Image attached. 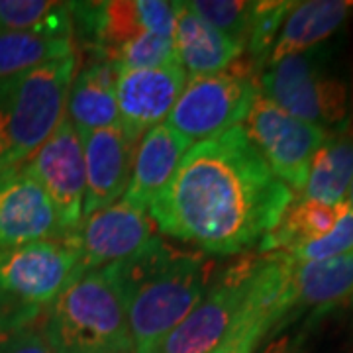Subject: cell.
<instances>
[{"label":"cell","instance_id":"6da1fadb","mask_svg":"<svg viewBox=\"0 0 353 353\" xmlns=\"http://www.w3.org/2000/svg\"><path fill=\"white\" fill-rule=\"evenodd\" d=\"M292 199L240 124L192 143L150 216L161 234L206 255H240L261 243Z\"/></svg>","mask_w":353,"mask_h":353},{"label":"cell","instance_id":"7a4b0ae2","mask_svg":"<svg viewBox=\"0 0 353 353\" xmlns=\"http://www.w3.org/2000/svg\"><path fill=\"white\" fill-rule=\"evenodd\" d=\"M136 353H152L201 303L214 261L199 250H176L157 236L132 259L116 263Z\"/></svg>","mask_w":353,"mask_h":353},{"label":"cell","instance_id":"3957f363","mask_svg":"<svg viewBox=\"0 0 353 353\" xmlns=\"http://www.w3.org/2000/svg\"><path fill=\"white\" fill-rule=\"evenodd\" d=\"M38 324L53 353H136L116 263L73 281Z\"/></svg>","mask_w":353,"mask_h":353},{"label":"cell","instance_id":"277c9868","mask_svg":"<svg viewBox=\"0 0 353 353\" xmlns=\"http://www.w3.org/2000/svg\"><path fill=\"white\" fill-rule=\"evenodd\" d=\"M79 55L0 79V171L26 163L65 116Z\"/></svg>","mask_w":353,"mask_h":353},{"label":"cell","instance_id":"5b68a950","mask_svg":"<svg viewBox=\"0 0 353 353\" xmlns=\"http://www.w3.org/2000/svg\"><path fill=\"white\" fill-rule=\"evenodd\" d=\"M259 77L248 55L212 75L190 77L165 124L192 143L240 126L259 94Z\"/></svg>","mask_w":353,"mask_h":353},{"label":"cell","instance_id":"8992f818","mask_svg":"<svg viewBox=\"0 0 353 353\" xmlns=\"http://www.w3.org/2000/svg\"><path fill=\"white\" fill-rule=\"evenodd\" d=\"M259 92L285 112L326 132L347 122V85L328 71L322 51H306L267 65L259 77Z\"/></svg>","mask_w":353,"mask_h":353},{"label":"cell","instance_id":"52a82bcc","mask_svg":"<svg viewBox=\"0 0 353 353\" xmlns=\"http://www.w3.org/2000/svg\"><path fill=\"white\" fill-rule=\"evenodd\" d=\"M81 275L85 271L75 234L0 250V292L41 310Z\"/></svg>","mask_w":353,"mask_h":353},{"label":"cell","instance_id":"ba28073f","mask_svg":"<svg viewBox=\"0 0 353 353\" xmlns=\"http://www.w3.org/2000/svg\"><path fill=\"white\" fill-rule=\"evenodd\" d=\"M241 128L273 175L292 194H301L312 157L328 132L285 112L261 92L255 97Z\"/></svg>","mask_w":353,"mask_h":353},{"label":"cell","instance_id":"9c48e42d","mask_svg":"<svg viewBox=\"0 0 353 353\" xmlns=\"http://www.w3.org/2000/svg\"><path fill=\"white\" fill-rule=\"evenodd\" d=\"M257 261L259 255L245 257L216 275L201 303L159 341L152 353H212L240 310Z\"/></svg>","mask_w":353,"mask_h":353},{"label":"cell","instance_id":"30bf717a","mask_svg":"<svg viewBox=\"0 0 353 353\" xmlns=\"http://www.w3.org/2000/svg\"><path fill=\"white\" fill-rule=\"evenodd\" d=\"M22 169L46 192L65 230L77 234L83 222L85 153L83 139L67 116L61 118L38 152L22 163Z\"/></svg>","mask_w":353,"mask_h":353},{"label":"cell","instance_id":"8fae6325","mask_svg":"<svg viewBox=\"0 0 353 353\" xmlns=\"http://www.w3.org/2000/svg\"><path fill=\"white\" fill-rule=\"evenodd\" d=\"M287 261L281 253H261L240 310L212 353H255L257 345L285 326Z\"/></svg>","mask_w":353,"mask_h":353},{"label":"cell","instance_id":"7c38bea8","mask_svg":"<svg viewBox=\"0 0 353 353\" xmlns=\"http://www.w3.org/2000/svg\"><path fill=\"white\" fill-rule=\"evenodd\" d=\"M155 230L152 216L126 199L92 212L83 218L75 234L83 271L132 259L157 238Z\"/></svg>","mask_w":353,"mask_h":353},{"label":"cell","instance_id":"4fadbf2b","mask_svg":"<svg viewBox=\"0 0 353 353\" xmlns=\"http://www.w3.org/2000/svg\"><path fill=\"white\" fill-rule=\"evenodd\" d=\"M69 236L55 206L22 165L0 171V250Z\"/></svg>","mask_w":353,"mask_h":353},{"label":"cell","instance_id":"5bb4252c","mask_svg":"<svg viewBox=\"0 0 353 353\" xmlns=\"http://www.w3.org/2000/svg\"><path fill=\"white\" fill-rule=\"evenodd\" d=\"M187 73L179 61L153 67L118 71L116 102L120 128L138 139L152 128L163 124L187 85Z\"/></svg>","mask_w":353,"mask_h":353},{"label":"cell","instance_id":"9a60e30c","mask_svg":"<svg viewBox=\"0 0 353 353\" xmlns=\"http://www.w3.org/2000/svg\"><path fill=\"white\" fill-rule=\"evenodd\" d=\"M85 153L83 218L110 206L126 194L138 139L120 126L81 136Z\"/></svg>","mask_w":353,"mask_h":353},{"label":"cell","instance_id":"2e32d148","mask_svg":"<svg viewBox=\"0 0 353 353\" xmlns=\"http://www.w3.org/2000/svg\"><path fill=\"white\" fill-rule=\"evenodd\" d=\"M287 261L285 283V326L294 322L304 310L322 314L334 306L353 303V250L306 263Z\"/></svg>","mask_w":353,"mask_h":353},{"label":"cell","instance_id":"e0dca14e","mask_svg":"<svg viewBox=\"0 0 353 353\" xmlns=\"http://www.w3.org/2000/svg\"><path fill=\"white\" fill-rule=\"evenodd\" d=\"M190 148L192 141L165 122L148 130L138 141L130 185L122 199L143 210L145 206H152V202L171 183L176 167Z\"/></svg>","mask_w":353,"mask_h":353},{"label":"cell","instance_id":"ac0fdd59","mask_svg":"<svg viewBox=\"0 0 353 353\" xmlns=\"http://www.w3.org/2000/svg\"><path fill=\"white\" fill-rule=\"evenodd\" d=\"M118 69L106 61H87L77 71L67 92L65 110L79 136L120 126L116 102Z\"/></svg>","mask_w":353,"mask_h":353},{"label":"cell","instance_id":"d6986e66","mask_svg":"<svg viewBox=\"0 0 353 353\" xmlns=\"http://www.w3.org/2000/svg\"><path fill=\"white\" fill-rule=\"evenodd\" d=\"M352 12L353 0L294 2L292 10L287 14L279 30L277 39L267 57V65L316 50L340 30Z\"/></svg>","mask_w":353,"mask_h":353},{"label":"cell","instance_id":"ffe728a7","mask_svg":"<svg viewBox=\"0 0 353 353\" xmlns=\"http://www.w3.org/2000/svg\"><path fill=\"white\" fill-rule=\"evenodd\" d=\"M173 43L176 59L189 77L218 73L243 55L241 46L206 24L187 2H175Z\"/></svg>","mask_w":353,"mask_h":353},{"label":"cell","instance_id":"44dd1931","mask_svg":"<svg viewBox=\"0 0 353 353\" xmlns=\"http://www.w3.org/2000/svg\"><path fill=\"white\" fill-rule=\"evenodd\" d=\"M353 181V124L330 130L312 157L308 176L299 199L338 206L347 201Z\"/></svg>","mask_w":353,"mask_h":353},{"label":"cell","instance_id":"7402d4cb","mask_svg":"<svg viewBox=\"0 0 353 353\" xmlns=\"http://www.w3.org/2000/svg\"><path fill=\"white\" fill-rule=\"evenodd\" d=\"M341 204L328 206L322 202L294 196L277 226L257 245L259 253H287L326 236L340 218Z\"/></svg>","mask_w":353,"mask_h":353},{"label":"cell","instance_id":"603a6c76","mask_svg":"<svg viewBox=\"0 0 353 353\" xmlns=\"http://www.w3.org/2000/svg\"><path fill=\"white\" fill-rule=\"evenodd\" d=\"M77 53L73 34L63 32H0V79Z\"/></svg>","mask_w":353,"mask_h":353},{"label":"cell","instance_id":"cb8c5ba5","mask_svg":"<svg viewBox=\"0 0 353 353\" xmlns=\"http://www.w3.org/2000/svg\"><path fill=\"white\" fill-rule=\"evenodd\" d=\"M0 32L73 34L71 4L50 0H0Z\"/></svg>","mask_w":353,"mask_h":353},{"label":"cell","instance_id":"d4e9b609","mask_svg":"<svg viewBox=\"0 0 353 353\" xmlns=\"http://www.w3.org/2000/svg\"><path fill=\"white\" fill-rule=\"evenodd\" d=\"M189 8L202 18L206 24L214 30L222 32L224 36L234 39L238 46H248V39L252 34L253 18H255V6L257 2H245V0H194L187 2Z\"/></svg>","mask_w":353,"mask_h":353},{"label":"cell","instance_id":"484cf974","mask_svg":"<svg viewBox=\"0 0 353 353\" xmlns=\"http://www.w3.org/2000/svg\"><path fill=\"white\" fill-rule=\"evenodd\" d=\"M292 6L294 2L290 0H261L255 6L252 34H250L243 55H248L261 71L267 65V57L277 39L279 30L285 22L287 14L292 10Z\"/></svg>","mask_w":353,"mask_h":353},{"label":"cell","instance_id":"4316f807","mask_svg":"<svg viewBox=\"0 0 353 353\" xmlns=\"http://www.w3.org/2000/svg\"><path fill=\"white\" fill-rule=\"evenodd\" d=\"M179 59H176L173 38L143 32L118 50L112 65L118 71H132V69L163 67Z\"/></svg>","mask_w":353,"mask_h":353},{"label":"cell","instance_id":"83f0119b","mask_svg":"<svg viewBox=\"0 0 353 353\" xmlns=\"http://www.w3.org/2000/svg\"><path fill=\"white\" fill-rule=\"evenodd\" d=\"M350 250H353V208L352 204L345 201L341 204V212L336 226L332 228L326 236L310 243H304L301 248H294L287 253H281V255L292 263H306V261H320V259L336 257Z\"/></svg>","mask_w":353,"mask_h":353},{"label":"cell","instance_id":"f1b7e54d","mask_svg":"<svg viewBox=\"0 0 353 353\" xmlns=\"http://www.w3.org/2000/svg\"><path fill=\"white\" fill-rule=\"evenodd\" d=\"M41 308L20 303L12 296L0 292V343L6 341L16 332L36 324L41 316Z\"/></svg>","mask_w":353,"mask_h":353},{"label":"cell","instance_id":"f546056e","mask_svg":"<svg viewBox=\"0 0 353 353\" xmlns=\"http://www.w3.org/2000/svg\"><path fill=\"white\" fill-rule=\"evenodd\" d=\"M0 353H53L46 340L39 324H32L28 328L16 332L6 341L0 343Z\"/></svg>","mask_w":353,"mask_h":353},{"label":"cell","instance_id":"4dcf8cb0","mask_svg":"<svg viewBox=\"0 0 353 353\" xmlns=\"http://www.w3.org/2000/svg\"><path fill=\"white\" fill-rule=\"evenodd\" d=\"M273 340L265 343L263 352L261 353H306L304 350V332L292 334V332H285L281 330L279 334L271 336Z\"/></svg>","mask_w":353,"mask_h":353},{"label":"cell","instance_id":"1f68e13d","mask_svg":"<svg viewBox=\"0 0 353 353\" xmlns=\"http://www.w3.org/2000/svg\"><path fill=\"white\" fill-rule=\"evenodd\" d=\"M347 202L352 204V208H353V181H352V187H350V192H347Z\"/></svg>","mask_w":353,"mask_h":353},{"label":"cell","instance_id":"d6a6232c","mask_svg":"<svg viewBox=\"0 0 353 353\" xmlns=\"http://www.w3.org/2000/svg\"><path fill=\"white\" fill-rule=\"evenodd\" d=\"M352 124H353V118H352Z\"/></svg>","mask_w":353,"mask_h":353}]
</instances>
